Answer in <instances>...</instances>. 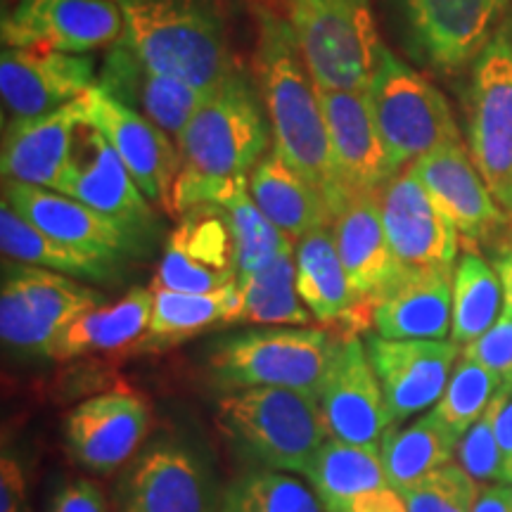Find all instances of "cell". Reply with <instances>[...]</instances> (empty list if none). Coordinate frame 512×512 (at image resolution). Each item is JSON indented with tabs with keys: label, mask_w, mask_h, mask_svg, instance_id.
<instances>
[{
	"label": "cell",
	"mask_w": 512,
	"mask_h": 512,
	"mask_svg": "<svg viewBox=\"0 0 512 512\" xmlns=\"http://www.w3.org/2000/svg\"><path fill=\"white\" fill-rule=\"evenodd\" d=\"M256 72L273 131V147L294 171L323 192L332 216L349 200L332 164L320 88L306 67L290 27L278 12H259Z\"/></svg>",
	"instance_id": "cell-1"
},
{
	"label": "cell",
	"mask_w": 512,
	"mask_h": 512,
	"mask_svg": "<svg viewBox=\"0 0 512 512\" xmlns=\"http://www.w3.org/2000/svg\"><path fill=\"white\" fill-rule=\"evenodd\" d=\"M121 41L157 72L214 91L235 69L226 0H112Z\"/></svg>",
	"instance_id": "cell-2"
},
{
	"label": "cell",
	"mask_w": 512,
	"mask_h": 512,
	"mask_svg": "<svg viewBox=\"0 0 512 512\" xmlns=\"http://www.w3.org/2000/svg\"><path fill=\"white\" fill-rule=\"evenodd\" d=\"M342 339L318 328L242 332L209 351V382L226 394L254 387H283L318 401Z\"/></svg>",
	"instance_id": "cell-3"
},
{
	"label": "cell",
	"mask_w": 512,
	"mask_h": 512,
	"mask_svg": "<svg viewBox=\"0 0 512 512\" xmlns=\"http://www.w3.org/2000/svg\"><path fill=\"white\" fill-rule=\"evenodd\" d=\"M216 427L242 456L266 470L306 472L325 444L318 401L283 387L230 392L216 403Z\"/></svg>",
	"instance_id": "cell-4"
},
{
	"label": "cell",
	"mask_w": 512,
	"mask_h": 512,
	"mask_svg": "<svg viewBox=\"0 0 512 512\" xmlns=\"http://www.w3.org/2000/svg\"><path fill=\"white\" fill-rule=\"evenodd\" d=\"M271 121L254 81L235 67L176 138L183 171L197 176H249L271 152Z\"/></svg>",
	"instance_id": "cell-5"
},
{
	"label": "cell",
	"mask_w": 512,
	"mask_h": 512,
	"mask_svg": "<svg viewBox=\"0 0 512 512\" xmlns=\"http://www.w3.org/2000/svg\"><path fill=\"white\" fill-rule=\"evenodd\" d=\"M280 8L318 88L366 91L384 48L370 0H280Z\"/></svg>",
	"instance_id": "cell-6"
},
{
	"label": "cell",
	"mask_w": 512,
	"mask_h": 512,
	"mask_svg": "<svg viewBox=\"0 0 512 512\" xmlns=\"http://www.w3.org/2000/svg\"><path fill=\"white\" fill-rule=\"evenodd\" d=\"M375 126L396 174L437 147L463 143L451 107L425 76L382 48L366 86Z\"/></svg>",
	"instance_id": "cell-7"
},
{
	"label": "cell",
	"mask_w": 512,
	"mask_h": 512,
	"mask_svg": "<svg viewBox=\"0 0 512 512\" xmlns=\"http://www.w3.org/2000/svg\"><path fill=\"white\" fill-rule=\"evenodd\" d=\"M467 150L496 202L512 216V22H505L472 64Z\"/></svg>",
	"instance_id": "cell-8"
},
{
	"label": "cell",
	"mask_w": 512,
	"mask_h": 512,
	"mask_svg": "<svg viewBox=\"0 0 512 512\" xmlns=\"http://www.w3.org/2000/svg\"><path fill=\"white\" fill-rule=\"evenodd\" d=\"M100 304H105V297L76 283V278L5 259L0 335L12 349L48 354L50 344L69 323Z\"/></svg>",
	"instance_id": "cell-9"
},
{
	"label": "cell",
	"mask_w": 512,
	"mask_h": 512,
	"mask_svg": "<svg viewBox=\"0 0 512 512\" xmlns=\"http://www.w3.org/2000/svg\"><path fill=\"white\" fill-rule=\"evenodd\" d=\"M406 46L439 74L475 64L501 27L510 0H394Z\"/></svg>",
	"instance_id": "cell-10"
},
{
	"label": "cell",
	"mask_w": 512,
	"mask_h": 512,
	"mask_svg": "<svg viewBox=\"0 0 512 512\" xmlns=\"http://www.w3.org/2000/svg\"><path fill=\"white\" fill-rule=\"evenodd\" d=\"M124 36V17L112 0H15L3 17L5 48L86 55Z\"/></svg>",
	"instance_id": "cell-11"
},
{
	"label": "cell",
	"mask_w": 512,
	"mask_h": 512,
	"mask_svg": "<svg viewBox=\"0 0 512 512\" xmlns=\"http://www.w3.org/2000/svg\"><path fill=\"white\" fill-rule=\"evenodd\" d=\"M389 245L406 271L453 273L460 233L411 169L377 190Z\"/></svg>",
	"instance_id": "cell-12"
},
{
	"label": "cell",
	"mask_w": 512,
	"mask_h": 512,
	"mask_svg": "<svg viewBox=\"0 0 512 512\" xmlns=\"http://www.w3.org/2000/svg\"><path fill=\"white\" fill-rule=\"evenodd\" d=\"M366 351L380 380L392 427L437 406L463 347L446 339H387L370 335Z\"/></svg>",
	"instance_id": "cell-13"
},
{
	"label": "cell",
	"mask_w": 512,
	"mask_h": 512,
	"mask_svg": "<svg viewBox=\"0 0 512 512\" xmlns=\"http://www.w3.org/2000/svg\"><path fill=\"white\" fill-rule=\"evenodd\" d=\"M152 427L150 401L140 392L117 387L81 401L64 418V441L76 463L112 472L136 456Z\"/></svg>",
	"instance_id": "cell-14"
},
{
	"label": "cell",
	"mask_w": 512,
	"mask_h": 512,
	"mask_svg": "<svg viewBox=\"0 0 512 512\" xmlns=\"http://www.w3.org/2000/svg\"><path fill=\"white\" fill-rule=\"evenodd\" d=\"M91 93L81 95L60 110L31 119H12L5 124L0 169L5 181L67 192L72 176L74 143L86 124Z\"/></svg>",
	"instance_id": "cell-15"
},
{
	"label": "cell",
	"mask_w": 512,
	"mask_h": 512,
	"mask_svg": "<svg viewBox=\"0 0 512 512\" xmlns=\"http://www.w3.org/2000/svg\"><path fill=\"white\" fill-rule=\"evenodd\" d=\"M320 418L330 439L377 446L392 430L380 380L370 363L366 342L344 337L318 396Z\"/></svg>",
	"instance_id": "cell-16"
},
{
	"label": "cell",
	"mask_w": 512,
	"mask_h": 512,
	"mask_svg": "<svg viewBox=\"0 0 512 512\" xmlns=\"http://www.w3.org/2000/svg\"><path fill=\"white\" fill-rule=\"evenodd\" d=\"M166 242L152 287L209 294L238 280L235 242L226 214L214 204L192 207Z\"/></svg>",
	"instance_id": "cell-17"
},
{
	"label": "cell",
	"mask_w": 512,
	"mask_h": 512,
	"mask_svg": "<svg viewBox=\"0 0 512 512\" xmlns=\"http://www.w3.org/2000/svg\"><path fill=\"white\" fill-rule=\"evenodd\" d=\"M408 169L453 221L463 240L491 245L510 226L512 216L491 195L463 143L437 147L430 155L415 159Z\"/></svg>",
	"instance_id": "cell-18"
},
{
	"label": "cell",
	"mask_w": 512,
	"mask_h": 512,
	"mask_svg": "<svg viewBox=\"0 0 512 512\" xmlns=\"http://www.w3.org/2000/svg\"><path fill=\"white\" fill-rule=\"evenodd\" d=\"M204 460L181 441L147 448L121 484V512H219Z\"/></svg>",
	"instance_id": "cell-19"
},
{
	"label": "cell",
	"mask_w": 512,
	"mask_h": 512,
	"mask_svg": "<svg viewBox=\"0 0 512 512\" xmlns=\"http://www.w3.org/2000/svg\"><path fill=\"white\" fill-rule=\"evenodd\" d=\"M3 202L50 238L110 264L119 266L124 256L138 252L140 235L62 192L3 181Z\"/></svg>",
	"instance_id": "cell-20"
},
{
	"label": "cell",
	"mask_w": 512,
	"mask_h": 512,
	"mask_svg": "<svg viewBox=\"0 0 512 512\" xmlns=\"http://www.w3.org/2000/svg\"><path fill=\"white\" fill-rule=\"evenodd\" d=\"M98 86L91 55L36 48H3L0 93L12 119L55 112Z\"/></svg>",
	"instance_id": "cell-21"
},
{
	"label": "cell",
	"mask_w": 512,
	"mask_h": 512,
	"mask_svg": "<svg viewBox=\"0 0 512 512\" xmlns=\"http://www.w3.org/2000/svg\"><path fill=\"white\" fill-rule=\"evenodd\" d=\"M86 124L98 128L117 150L147 200L166 207L171 188L183 169L176 140L98 86L91 91Z\"/></svg>",
	"instance_id": "cell-22"
},
{
	"label": "cell",
	"mask_w": 512,
	"mask_h": 512,
	"mask_svg": "<svg viewBox=\"0 0 512 512\" xmlns=\"http://www.w3.org/2000/svg\"><path fill=\"white\" fill-rule=\"evenodd\" d=\"M98 88L133 112L143 114L174 140L209 95V91L190 86L188 81L152 69L124 41H117L107 50L98 72Z\"/></svg>",
	"instance_id": "cell-23"
},
{
	"label": "cell",
	"mask_w": 512,
	"mask_h": 512,
	"mask_svg": "<svg viewBox=\"0 0 512 512\" xmlns=\"http://www.w3.org/2000/svg\"><path fill=\"white\" fill-rule=\"evenodd\" d=\"M328 124L332 164L339 185L351 195L377 192L396 176L370 112L366 91H325L320 88Z\"/></svg>",
	"instance_id": "cell-24"
},
{
	"label": "cell",
	"mask_w": 512,
	"mask_h": 512,
	"mask_svg": "<svg viewBox=\"0 0 512 512\" xmlns=\"http://www.w3.org/2000/svg\"><path fill=\"white\" fill-rule=\"evenodd\" d=\"M64 195L110 216L136 235H143L152 223L150 200L133 181L124 159L91 124H83L76 133L72 176Z\"/></svg>",
	"instance_id": "cell-25"
},
{
	"label": "cell",
	"mask_w": 512,
	"mask_h": 512,
	"mask_svg": "<svg viewBox=\"0 0 512 512\" xmlns=\"http://www.w3.org/2000/svg\"><path fill=\"white\" fill-rule=\"evenodd\" d=\"M337 252L363 304H375L406 275L389 245L377 192L351 195L332 216Z\"/></svg>",
	"instance_id": "cell-26"
},
{
	"label": "cell",
	"mask_w": 512,
	"mask_h": 512,
	"mask_svg": "<svg viewBox=\"0 0 512 512\" xmlns=\"http://www.w3.org/2000/svg\"><path fill=\"white\" fill-rule=\"evenodd\" d=\"M297 290L306 309L320 323H339L344 337H356L358 328L373 323V306H366L351 285L342 256L337 252L332 226L311 230L294 247Z\"/></svg>",
	"instance_id": "cell-27"
},
{
	"label": "cell",
	"mask_w": 512,
	"mask_h": 512,
	"mask_svg": "<svg viewBox=\"0 0 512 512\" xmlns=\"http://www.w3.org/2000/svg\"><path fill=\"white\" fill-rule=\"evenodd\" d=\"M451 323L453 273L406 271L373 304V325L387 339H446Z\"/></svg>",
	"instance_id": "cell-28"
},
{
	"label": "cell",
	"mask_w": 512,
	"mask_h": 512,
	"mask_svg": "<svg viewBox=\"0 0 512 512\" xmlns=\"http://www.w3.org/2000/svg\"><path fill=\"white\" fill-rule=\"evenodd\" d=\"M152 304V287H133L114 304H100L81 313L57 335L46 356L55 361H72L93 354H138L140 342L150 328Z\"/></svg>",
	"instance_id": "cell-29"
},
{
	"label": "cell",
	"mask_w": 512,
	"mask_h": 512,
	"mask_svg": "<svg viewBox=\"0 0 512 512\" xmlns=\"http://www.w3.org/2000/svg\"><path fill=\"white\" fill-rule=\"evenodd\" d=\"M247 183L256 207L292 242L311 230L332 226V211L323 192L294 171L275 147L249 171Z\"/></svg>",
	"instance_id": "cell-30"
},
{
	"label": "cell",
	"mask_w": 512,
	"mask_h": 512,
	"mask_svg": "<svg viewBox=\"0 0 512 512\" xmlns=\"http://www.w3.org/2000/svg\"><path fill=\"white\" fill-rule=\"evenodd\" d=\"M155 304L147 335L138 351H162L178 342L216 328L219 323H240L238 280L209 294H188L152 287Z\"/></svg>",
	"instance_id": "cell-31"
},
{
	"label": "cell",
	"mask_w": 512,
	"mask_h": 512,
	"mask_svg": "<svg viewBox=\"0 0 512 512\" xmlns=\"http://www.w3.org/2000/svg\"><path fill=\"white\" fill-rule=\"evenodd\" d=\"M304 475L325 512H342L358 494L392 486L380 446H358L337 439H328L318 448Z\"/></svg>",
	"instance_id": "cell-32"
},
{
	"label": "cell",
	"mask_w": 512,
	"mask_h": 512,
	"mask_svg": "<svg viewBox=\"0 0 512 512\" xmlns=\"http://www.w3.org/2000/svg\"><path fill=\"white\" fill-rule=\"evenodd\" d=\"M0 247H3L5 259L10 261L46 268V271L69 275V278L91 280V283H105L117 268V264L50 238L43 230L24 221L5 202L0 207Z\"/></svg>",
	"instance_id": "cell-33"
},
{
	"label": "cell",
	"mask_w": 512,
	"mask_h": 512,
	"mask_svg": "<svg viewBox=\"0 0 512 512\" xmlns=\"http://www.w3.org/2000/svg\"><path fill=\"white\" fill-rule=\"evenodd\" d=\"M460 437L446 422L430 411L403 430H389L382 437L380 456L387 479L394 489L403 491L456 456Z\"/></svg>",
	"instance_id": "cell-34"
},
{
	"label": "cell",
	"mask_w": 512,
	"mask_h": 512,
	"mask_svg": "<svg viewBox=\"0 0 512 512\" xmlns=\"http://www.w3.org/2000/svg\"><path fill=\"white\" fill-rule=\"evenodd\" d=\"M240 323L292 325L304 328L313 313L306 309L297 290V261L294 249L280 254L259 271L240 275Z\"/></svg>",
	"instance_id": "cell-35"
},
{
	"label": "cell",
	"mask_w": 512,
	"mask_h": 512,
	"mask_svg": "<svg viewBox=\"0 0 512 512\" xmlns=\"http://www.w3.org/2000/svg\"><path fill=\"white\" fill-rule=\"evenodd\" d=\"M503 311L505 297L496 268L470 249L453 268L451 342L467 347L482 337Z\"/></svg>",
	"instance_id": "cell-36"
},
{
	"label": "cell",
	"mask_w": 512,
	"mask_h": 512,
	"mask_svg": "<svg viewBox=\"0 0 512 512\" xmlns=\"http://www.w3.org/2000/svg\"><path fill=\"white\" fill-rule=\"evenodd\" d=\"M219 512H323V505L299 479L261 470L235 479L221 498Z\"/></svg>",
	"instance_id": "cell-37"
},
{
	"label": "cell",
	"mask_w": 512,
	"mask_h": 512,
	"mask_svg": "<svg viewBox=\"0 0 512 512\" xmlns=\"http://www.w3.org/2000/svg\"><path fill=\"white\" fill-rule=\"evenodd\" d=\"M498 389L501 384L489 370L460 354L451 380L446 384V392L432 411L463 439V434L486 413Z\"/></svg>",
	"instance_id": "cell-38"
},
{
	"label": "cell",
	"mask_w": 512,
	"mask_h": 512,
	"mask_svg": "<svg viewBox=\"0 0 512 512\" xmlns=\"http://www.w3.org/2000/svg\"><path fill=\"white\" fill-rule=\"evenodd\" d=\"M477 479L458 463H448L401 491L408 512H472L479 496Z\"/></svg>",
	"instance_id": "cell-39"
},
{
	"label": "cell",
	"mask_w": 512,
	"mask_h": 512,
	"mask_svg": "<svg viewBox=\"0 0 512 512\" xmlns=\"http://www.w3.org/2000/svg\"><path fill=\"white\" fill-rule=\"evenodd\" d=\"M456 458L458 465L479 484H508L505 482L501 448H498L494 427H491L486 413L463 434Z\"/></svg>",
	"instance_id": "cell-40"
},
{
	"label": "cell",
	"mask_w": 512,
	"mask_h": 512,
	"mask_svg": "<svg viewBox=\"0 0 512 512\" xmlns=\"http://www.w3.org/2000/svg\"><path fill=\"white\" fill-rule=\"evenodd\" d=\"M463 356L489 370L501 387H512V313L503 311L482 337L463 347Z\"/></svg>",
	"instance_id": "cell-41"
},
{
	"label": "cell",
	"mask_w": 512,
	"mask_h": 512,
	"mask_svg": "<svg viewBox=\"0 0 512 512\" xmlns=\"http://www.w3.org/2000/svg\"><path fill=\"white\" fill-rule=\"evenodd\" d=\"M486 415H489L498 448H501L505 482L512 484V387L498 389L486 408Z\"/></svg>",
	"instance_id": "cell-42"
},
{
	"label": "cell",
	"mask_w": 512,
	"mask_h": 512,
	"mask_svg": "<svg viewBox=\"0 0 512 512\" xmlns=\"http://www.w3.org/2000/svg\"><path fill=\"white\" fill-rule=\"evenodd\" d=\"M50 512H105V496L91 479H74L57 491Z\"/></svg>",
	"instance_id": "cell-43"
},
{
	"label": "cell",
	"mask_w": 512,
	"mask_h": 512,
	"mask_svg": "<svg viewBox=\"0 0 512 512\" xmlns=\"http://www.w3.org/2000/svg\"><path fill=\"white\" fill-rule=\"evenodd\" d=\"M27 491L22 467L15 458L3 456L0 460V512H19Z\"/></svg>",
	"instance_id": "cell-44"
},
{
	"label": "cell",
	"mask_w": 512,
	"mask_h": 512,
	"mask_svg": "<svg viewBox=\"0 0 512 512\" xmlns=\"http://www.w3.org/2000/svg\"><path fill=\"white\" fill-rule=\"evenodd\" d=\"M342 512H408V508L399 489L382 486V489L366 491V494L351 498Z\"/></svg>",
	"instance_id": "cell-45"
},
{
	"label": "cell",
	"mask_w": 512,
	"mask_h": 512,
	"mask_svg": "<svg viewBox=\"0 0 512 512\" xmlns=\"http://www.w3.org/2000/svg\"><path fill=\"white\" fill-rule=\"evenodd\" d=\"M491 266L496 268L503 285L505 311L512 313V221L498 238L491 242Z\"/></svg>",
	"instance_id": "cell-46"
},
{
	"label": "cell",
	"mask_w": 512,
	"mask_h": 512,
	"mask_svg": "<svg viewBox=\"0 0 512 512\" xmlns=\"http://www.w3.org/2000/svg\"><path fill=\"white\" fill-rule=\"evenodd\" d=\"M472 512H512V484H486Z\"/></svg>",
	"instance_id": "cell-47"
}]
</instances>
